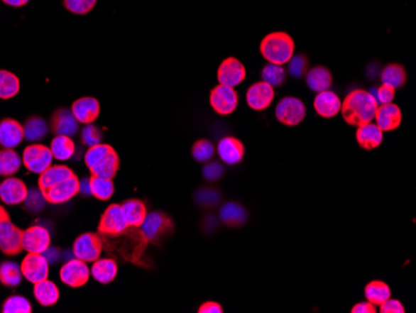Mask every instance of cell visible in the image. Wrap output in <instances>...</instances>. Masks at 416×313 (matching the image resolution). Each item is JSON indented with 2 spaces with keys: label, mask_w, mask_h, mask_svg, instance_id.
Wrapping results in <instances>:
<instances>
[{
  "label": "cell",
  "mask_w": 416,
  "mask_h": 313,
  "mask_svg": "<svg viewBox=\"0 0 416 313\" xmlns=\"http://www.w3.org/2000/svg\"><path fill=\"white\" fill-rule=\"evenodd\" d=\"M102 245L107 253L121 257L126 262L138 266H145L143 262V252L146 251L148 241L143 236L140 227H127L125 231L116 236H102Z\"/></svg>",
  "instance_id": "6da1fadb"
},
{
  "label": "cell",
  "mask_w": 416,
  "mask_h": 313,
  "mask_svg": "<svg viewBox=\"0 0 416 313\" xmlns=\"http://www.w3.org/2000/svg\"><path fill=\"white\" fill-rule=\"evenodd\" d=\"M378 106L379 104L373 94L358 89L345 97L344 101H341L340 113L348 125L361 126L374 120Z\"/></svg>",
  "instance_id": "7a4b0ae2"
},
{
  "label": "cell",
  "mask_w": 416,
  "mask_h": 313,
  "mask_svg": "<svg viewBox=\"0 0 416 313\" xmlns=\"http://www.w3.org/2000/svg\"><path fill=\"white\" fill-rule=\"evenodd\" d=\"M259 50L262 57L270 64L285 65L295 55V40L285 31H273L264 36Z\"/></svg>",
  "instance_id": "3957f363"
},
{
  "label": "cell",
  "mask_w": 416,
  "mask_h": 313,
  "mask_svg": "<svg viewBox=\"0 0 416 313\" xmlns=\"http://www.w3.org/2000/svg\"><path fill=\"white\" fill-rule=\"evenodd\" d=\"M141 231L146 237L148 243H156L163 238L173 234L175 230V224L173 219L163 211H153L146 216V219L141 225Z\"/></svg>",
  "instance_id": "277c9868"
},
{
  "label": "cell",
  "mask_w": 416,
  "mask_h": 313,
  "mask_svg": "<svg viewBox=\"0 0 416 313\" xmlns=\"http://www.w3.org/2000/svg\"><path fill=\"white\" fill-rule=\"evenodd\" d=\"M307 108L300 99L287 97L275 106V118L285 126H297L305 119Z\"/></svg>",
  "instance_id": "5b68a950"
},
{
  "label": "cell",
  "mask_w": 416,
  "mask_h": 313,
  "mask_svg": "<svg viewBox=\"0 0 416 313\" xmlns=\"http://www.w3.org/2000/svg\"><path fill=\"white\" fill-rule=\"evenodd\" d=\"M239 94L234 87L219 84L209 94V105L214 109V113L222 116L234 114L236 109L239 108Z\"/></svg>",
  "instance_id": "8992f818"
},
{
  "label": "cell",
  "mask_w": 416,
  "mask_h": 313,
  "mask_svg": "<svg viewBox=\"0 0 416 313\" xmlns=\"http://www.w3.org/2000/svg\"><path fill=\"white\" fill-rule=\"evenodd\" d=\"M53 160L54 158L51 154L50 148H48L45 145L36 144V143L26 146L21 156V161L26 169L34 174L39 175L51 166Z\"/></svg>",
  "instance_id": "52a82bcc"
},
{
  "label": "cell",
  "mask_w": 416,
  "mask_h": 313,
  "mask_svg": "<svg viewBox=\"0 0 416 313\" xmlns=\"http://www.w3.org/2000/svg\"><path fill=\"white\" fill-rule=\"evenodd\" d=\"M102 248L104 245H102L100 235L87 232L75 240L72 246V253L77 258L87 263V262L97 261V258H100Z\"/></svg>",
  "instance_id": "ba28073f"
},
{
  "label": "cell",
  "mask_w": 416,
  "mask_h": 313,
  "mask_svg": "<svg viewBox=\"0 0 416 313\" xmlns=\"http://www.w3.org/2000/svg\"><path fill=\"white\" fill-rule=\"evenodd\" d=\"M128 225L122 212L121 205L112 204L102 214L97 231L102 236H116L125 231Z\"/></svg>",
  "instance_id": "9c48e42d"
},
{
  "label": "cell",
  "mask_w": 416,
  "mask_h": 313,
  "mask_svg": "<svg viewBox=\"0 0 416 313\" xmlns=\"http://www.w3.org/2000/svg\"><path fill=\"white\" fill-rule=\"evenodd\" d=\"M60 280L66 286L72 288H79L87 285L90 278V268L87 267V262L82 261L79 258H72L62 265L60 268Z\"/></svg>",
  "instance_id": "30bf717a"
},
{
  "label": "cell",
  "mask_w": 416,
  "mask_h": 313,
  "mask_svg": "<svg viewBox=\"0 0 416 313\" xmlns=\"http://www.w3.org/2000/svg\"><path fill=\"white\" fill-rule=\"evenodd\" d=\"M23 230L16 227L11 219L0 224V251L6 256H16L23 251Z\"/></svg>",
  "instance_id": "8fae6325"
},
{
  "label": "cell",
  "mask_w": 416,
  "mask_h": 313,
  "mask_svg": "<svg viewBox=\"0 0 416 313\" xmlns=\"http://www.w3.org/2000/svg\"><path fill=\"white\" fill-rule=\"evenodd\" d=\"M46 201L53 205H60L72 200L80 192V180L77 175L61 181L60 184L53 186L49 190L43 191Z\"/></svg>",
  "instance_id": "7c38bea8"
},
{
  "label": "cell",
  "mask_w": 416,
  "mask_h": 313,
  "mask_svg": "<svg viewBox=\"0 0 416 313\" xmlns=\"http://www.w3.org/2000/svg\"><path fill=\"white\" fill-rule=\"evenodd\" d=\"M23 278L36 283L49 276V262L43 253H28L21 265Z\"/></svg>",
  "instance_id": "4fadbf2b"
},
{
  "label": "cell",
  "mask_w": 416,
  "mask_h": 313,
  "mask_svg": "<svg viewBox=\"0 0 416 313\" xmlns=\"http://www.w3.org/2000/svg\"><path fill=\"white\" fill-rule=\"evenodd\" d=\"M274 89L268 82H257L252 84L246 94V101L254 111H263L268 109L274 100Z\"/></svg>",
  "instance_id": "5bb4252c"
},
{
  "label": "cell",
  "mask_w": 416,
  "mask_h": 313,
  "mask_svg": "<svg viewBox=\"0 0 416 313\" xmlns=\"http://www.w3.org/2000/svg\"><path fill=\"white\" fill-rule=\"evenodd\" d=\"M247 77V70L243 64L236 57H229L221 62L217 70V79L219 84L227 87H239Z\"/></svg>",
  "instance_id": "9a60e30c"
},
{
  "label": "cell",
  "mask_w": 416,
  "mask_h": 313,
  "mask_svg": "<svg viewBox=\"0 0 416 313\" xmlns=\"http://www.w3.org/2000/svg\"><path fill=\"white\" fill-rule=\"evenodd\" d=\"M51 237L45 227L34 225L23 231V251L28 253H43L50 246Z\"/></svg>",
  "instance_id": "2e32d148"
},
{
  "label": "cell",
  "mask_w": 416,
  "mask_h": 313,
  "mask_svg": "<svg viewBox=\"0 0 416 313\" xmlns=\"http://www.w3.org/2000/svg\"><path fill=\"white\" fill-rule=\"evenodd\" d=\"M28 191L29 189L24 181L9 176L0 182V200L6 205H19L26 200Z\"/></svg>",
  "instance_id": "e0dca14e"
},
{
  "label": "cell",
  "mask_w": 416,
  "mask_h": 313,
  "mask_svg": "<svg viewBox=\"0 0 416 313\" xmlns=\"http://www.w3.org/2000/svg\"><path fill=\"white\" fill-rule=\"evenodd\" d=\"M26 139L24 126L14 119L0 121V146L3 149H16Z\"/></svg>",
  "instance_id": "ac0fdd59"
},
{
  "label": "cell",
  "mask_w": 416,
  "mask_h": 313,
  "mask_svg": "<svg viewBox=\"0 0 416 313\" xmlns=\"http://www.w3.org/2000/svg\"><path fill=\"white\" fill-rule=\"evenodd\" d=\"M376 125L381 131H394L399 128L403 121V114L396 104H381L376 111Z\"/></svg>",
  "instance_id": "d6986e66"
},
{
  "label": "cell",
  "mask_w": 416,
  "mask_h": 313,
  "mask_svg": "<svg viewBox=\"0 0 416 313\" xmlns=\"http://www.w3.org/2000/svg\"><path fill=\"white\" fill-rule=\"evenodd\" d=\"M217 153L219 159L222 160L224 164L237 165L243 160L246 149L241 140L234 136H226L224 139L219 140Z\"/></svg>",
  "instance_id": "ffe728a7"
},
{
  "label": "cell",
  "mask_w": 416,
  "mask_h": 313,
  "mask_svg": "<svg viewBox=\"0 0 416 313\" xmlns=\"http://www.w3.org/2000/svg\"><path fill=\"white\" fill-rule=\"evenodd\" d=\"M72 111L79 123L87 125V123L97 121V119L100 116L102 106L97 99L85 97V98L77 99V101H74Z\"/></svg>",
  "instance_id": "44dd1931"
},
{
  "label": "cell",
  "mask_w": 416,
  "mask_h": 313,
  "mask_svg": "<svg viewBox=\"0 0 416 313\" xmlns=\"http://www.w3.org/2000/svg\"><path fill=\"white\" fill-rule=\"evenodd\" d=\"M51 128L56 135L74 136L79 131V121H77L72 110L69 109H59L51 116Z\"/></svg>",
  "instance_id": "7402d4cb"
},
{
  "label": "cell",
  "mask_w": 416,
  "mask_h": 313,
  "mask_svg": "<svg viewBox=\"0 0 416 313\" xmlns=\"http://www.w3.org/2000/svg\"><path fill=\"white\" fill-rule=\"evenodd\" d=\"M315 113L324 119L334 118L340 113L341 100L339 97L330 90L320 92L314 98Z\"/></svg>",
  "instance_id": "603a6c76"
},
{
  "label": "cell",
  "mask_w": 416,
  "mask_h": 313,
  "mask_svg": "<svg viewBox=\"0 0 416 313\" xmlns=\"http://www.w3.org/2000/svg\"><path fill=\"white\" fill-rule=\"evenodd\" d=\"M72 175H75L74 171L65 165H51L44 172L39 175L38 187L41 191L49 190L53 186L60 184L61 181L72 177Z\"/></svg>",
  "instance_id": "cb8c5ba5"
},
{
  "label": "cell",
  "mask_w": 416,
  "mask_h": 313,
  "mask_svg": "<svg viewBox=\"0 0 416 313\" xmlns=\"http://www.w3.org/2000/svg\"><path fill=\"white\" fill-rule=\"evenodd\" d=\"M356 138L361 149L371 151L381 146L384 135L376 123H368L358 126Z\"/></svg>",
  "instance_id": "d4e9b609"
},
{
  "label": "cell",
  "mask_w": 416,
  "mask_h": 313,
  "mask_svg": "<svg viewBox=\"0 0 416 313\" xmlns=\"http://www.w3.org/2000/svg\"><path fill=\"white\" fill-rule=\"evenodd\" d=\"M305 84L314 93L325 92L333 85V75L328 67H312L305 74Z\"/></svg>",
  "instance_id": "484cf974"
},
{
  "label": "cell",
  "mask_w": 416,
  "mask_h": 313,
  "mask_svg": "<svg viewBox=\"0 0 416 313\" xmlns=\"http://www.w3.org/2000/svg\"><path fill=\"white\" fill-rule=\"evenodd\" d=\"M219 219L226 226L237 229V227L243 226L248 219V214L241 204L229 201L221 207Z\"/></svg>",
  "instance_id": "4316f807"
},
{
  "label": "cell",
  "mask_w": 416,
  "mask_h": 313,
  "mask_svg": "<svg viewBox=\"0 0 416 313\" xmlns=\"http://www.w3.org/2000/svg\"><path fill=\"white\" fill-rule=\"evenodd\" d=\"M122 212L128 227H141L148 216V209L143 201L137 199L126 200L121 205Z\"/></svg>",
  "instance_id": "83f0119b"
},
{
  "label": "cell",
  "mask_w": 416,
  "mask_h": 313,
  "mask_svg": "<svg viewBox=\"0 0 416 313\" xmlns=\"http://www.w3.org/2000/svg\"><path fill=\"white\" fill-rule=\"evenodd\" d=\"M119 267L114 258H97L94 261L92 267V278L97 280V282L107 283L112 282L117 276Z\"/></svg>",
  "instance_id": "f1b7e54d"
},
{
  "label": "cell",
  "mask_w": 416,
  "mask_h": 313,
  "mask_svg": "<svg viewBox=\"0 0 416 313\" xmlns=\"http://www.w3.org/2000/svg\"><path fill=\"white\" fill-rule=\"evenodd\" d=\"M34 296L41 306L49 307L59 301L60 291L55 283L45 278L43 281L34 283Z\"/></svg>",
  "instance_id": "f546056e"
},
{
  "label": "cell",
  "mask_w": 416,
  "mask_h": 313,
  "mask_svg": "<svg viewBox=\"0 0 416 313\" xmlns=\"http://www.w3.org/2000/svg\"><path fill=\"white\" fill-rule=\"evenodd\" d=\"M119 169H120V158L115 149H112L104 159L100 160L95 166H92L90 171L94 176L112 180L116 176Z\"/></svg>",
  "instance_id": "4dcf8cb0"
},
{
  "label": "cell",
  "mask_w": 416,
  "mask_h": 313,
  "mask_svg": "<svg viewBox=\"0 0 416 313\" xmlns=\"http://www.w3.org/2000/svg\"><path fill=\"white\" fill-rule=\"evenodd\" d=\"M381 79L383 84L390 85L394 89H400L407 82V74L403 65L398 62H391L381 70Z\"/></svg>",
  "instance_id": "1f68e13d"
},
{
  "label": "cell",
  "mask_w": 416,
  "mask_h": 313,
  "mask_svg": "<svg viewBox=\"0 0 416 313\" xmlns=\"http://www.w3.org/2000/svg\"><path fill=\"white\" fill-rule=\"evenodd\" d=\"M53 158L59 161H67L75 154V144L70 136L56 135L50 144Z\"/></svg>",
  "instance_id": "d6a6232c"
},
{
  "label": "cell",
  "mask_w": 416,
  "mask_h": 313,
  "mask_svg": "<svg viewBox=\"0 0 416 313\" xmlns=\"http://www.w3.org/2000/svg\"><path fill=\"white\" fill-rule=\"evenodd\" d=\"M23 165L21 156L14 149L0 150V176L9 177L16 175Z\"/></svg>",
  "instance_id": "836d02e7"
},
{
  "label": "cell",
  "mask_w": 416,
  "mask_h": 313,
  "mask_svg": "<svg viewBox=\"0 0 416 313\" xmlns=\"http://www.w3.org/2000/svg\"><path fill=\"white\" fill-rule=\"evenodd\" d=\"M21 92V80L8 70H0V99L9 100Z\"/></svg>",
  "instance_id": "e575fe53"
},
{
  "label": "cell",
  "mask_w": 416,
  "mask_h": 313,
  "mask_svg": "<svg viewBox=\"0 0 416 313\" xmlns=\"http://www.w3.org/2000/svg\"><path fill=\"white\" fill-rule=\"evenodd\" d=\"M364 295H366V301H369L376 306H381V303L386 301L388 298H390L391 291L389 285L379 280H374L366 285Z\"/></svg>",
  "instance_id": "d590c367"
},
{
  "label": "cell",
  "mask_w": 416,
  "mask_h": 313,
  "mask_svg": "<svg viewBox=\"0 0 416 313\" xmlns=\"http://www.w3.org/2000/svg\"><path fill=\"white\" fill-rule=\"evenodd\" d=\"M49 133V125L45 120L39 116H33V118L26 120L24 125V135L26 139L31 143H36L44 139Z\"/></svg>",
  "instance_id": "8d00e7d4"
},
{
  "label": "cell",
  "mask_w": 416,
  "mask_h": 313,
  "mask_svg": "<svg viewBox=\"0 0 416 313\" xmlns=\"http://www.w3.org/2000/svg\"><path fill=\"white\" fill-rule=\"evenodd\" d=\"M23 281V273L18 263L13 261L3 262L0 265V282L6 287H16Z\"/></svg>",
  "instance_id": "74e56055"
},
{
  "label": "cell",
  "mask_w": 416,
  "mask_h": 313,
  "mask_svg": "<svg viewBox=\"0 0 416 313\" xmlns=\"http://www.w3.org/2000/svg\"><path fill=\"white\" fill-rule=\"evenodd\" d=\"M90 189H92V195L100 201H107L111 199L115 191L114 182L110 179H102L92 175L90 177Z\"/></svg>",
  "instance_id": "f35d334b"
},
{
  "label": "cell",
  "mask_w": 416,
  "mask_h": 313,
  "mask_svg": "<svg viewBox=\"0 0 416 313\" xmlns=\"http://www.w3.org/2000/svg\"><path fill=\"white\" fill-rule=\"evenodd\" d=\"M262 80L268 82L270 87H280L285 84L287 72H285L283 65H275L268 62L266 67L262 69Z\"/></svg>",
  "instance_id": "ab89813d"
},
{
  "label": "cell",
  "mask_w": 416,
  "mask_h": 313,
  "mask_svg": "<svg viewBox=\"0 0 416 313\" xmlns=\"http://www.w3.org/2000/svg\"><path fill=\"white\" fill-rule=\"evenodd\" d=\"M214 146L209 140H197L192 146L193 159L197 163H207L214 158Z\"/></svg>",
  "instance_id": "60d3db41"
},
{
  "label": "cell",
  "mask_w": 416,
  "mask_h": 313,
  "mask_svg": "<svg viewBox=\"0 0 416 313\" xmlns=\"http://www.w3.org/2000/svg\"><path fill=\"white\" fill-rule=\"evenodd\" d=\"M31 303L23 296H11L3 304V313H31Z\"/></svg>",
  "instance_id": "b9f144b4"
},
{
  "label": "cell",
  "mask_w": 416,
  "mask_h": 313,
  "mask_svg": "<svg viewBox=\"0 0 416 313\" xmlns=\"http://www.w3.org/2000/svg\"><path fill=\"white\" fill-rule=\"evenodd\" d=\"M46 202L48 201L44 196V192L38 187V189H31L28 191V195L23 204L26 206V210L31 212H40L45 207Z\"/></svg>",
  "instance_id": "7bdbcfd3"
},
{
  "label": "cell",
  "mask_w": 416,
  "mask_h": 313,
  "mask_svg": "<svg viewBox=\"0 0 416 313\" xmlns=\"http://www.w3.org/2000/svg\"><path fill=\"white\" fill-rule=\"evenodd\" d=\"M196 202L197 205L202 206V207H214L219 205L221 200H222V195L219 190L214 189H201L196 192Z\"/></svg>",
  "instance_id": "ee69618b"
},
{
  "label": "cell",
  "mask_w": 416,
  "mask_h": 313,
  "mask_svg": "<svg viewBox=\"0 0 416 313\" xmlns=\"http://www.w3.org/2000/svg\"><path fill=\"white\" fill-rule=\"evenodd\" d=\"M112 149L114 148L110 145L102 144V143L89 148L87 154H85V164H87V168L92 169V166H95L100 160L104 159Z\"/></svg>",
  "instance_id": "f6af8a7d"
},
{
  "label": "cell",
  "mask_w": 416,
  "mask_h": 313,
  "mask_svg": "<svg viewBox=\"0 0 416 313\" xmlns=\"http://www.w3.org/2000/svg\"><path fill=\"white\" fill-rule=\"evenodd\" d=\"M97 1V0H64V6L72 14L85 16L95 8Z\"/></svg>",
  "instance_id": "bcb514c9"
},
{
  "label": "cell",
  "mask_w": 416,
  "mask_h": 313,
  "mask_svg": "<svg viewBox=\"0 0 416 313\" xmlns=\"http://www.w3.org/2000/svg\"><path fill=\"white\" fill-rule=\"evenodd\" d=\"M288 62H290L288 72L295 79L305 77V74L310 70V60L305 55H295Z\"/></svg>",
  "instance_id": "7dc6e473"
},
{
  "label": "cell",
  "mask_w": 416,
  "mask_h": 313,
  "mask_svg": "<svg viewBox=\"0 0 416 313\" xmlns=\"http://www.w3.org/2000/svg\"><path fill=\"white\" fill-rule=\"evenodd\" d=\"M82 144L87 145V148L102 144V130L92 123H87V126L82 130Z\"/></svg>",
  "instance_id": "c3c4849f"
},
{
  "label": "cell",
  "mask_w": 416,
  "mask_h": 313,
  "mask_svg": "<svg viewBox=\"0 0 416 313\" xmlns=\"http://www.w3.org/2000/svg\"><path fill=\"white\" fill-rule=\"evenodd\" d=\"M224 169L222 164H219L217 161H211L204 165L203 168V176L207 181L211 182H216V181L221 180L224 176Z\"/></svg>",
  "instance_id": "681fc988"
},
{
  "label": "cell",
  "mask_w": 416,
  "mask_h": 313,
  "mask_svg": "<svg viewBox=\"0 0 416 313\" xmlns=\"http://www.w3.org/2000/svg\"><path fill=\"white\" fill-rule=\"evenodd\" d=\"M395 90L394 87L390 85H385L383 84L378 90H376V101H379L381 104H389L394 101L395 98Z\"/></svg>",
  "instance_id": "f907efd6"
},
{
  "label": "cell",
  "mask_w": 416,
  "mask_h": 313,
  "mask_svg": "<svg viewBox=\"0 0 416 313\" xmlns=\"http://www.w3.org/2000/svg\"><path fill=\"white\" fill-rule=\"evenodd\" d=\"M379 312L381 313H404L405 312V307L403 306V303L399 300L395 298H388L386 301L381 303L379 306Z\"/></svg>",
  "instance_id": "816d5d0a"
},
{
  "label": "cell",
  "mask_w": 416,
  "mask_h": 313,
  "mask_svg": "<svg viewBox=\"0 0 416 313\" xmlns=\"http://www.w3.org/2000/svg\"><path fill=\"white\" fill-rule=\"evenodd\" d=\"M198 313H224V307L214 301H208L199 306Z\"/></svg>",
  "instance_id": "f5cc1de1"
},
{
  "label": "cell",
  "mask_w": 416,
  "mask_h": 313,
  "mask_svg": "<svg viewBox=\"0 0 416 313\" xmlns=\"http://www.w3.org/2000/svg\"><path fill=\"white\" fill-rule=\"evenodd\" d=\"M351 313H376V306L369 301L366 302L356 303L354 307L351 308Z\"/></svg>",
  "instance_id": "db71d44e"
},
{
  "label": "cell",
  "mask_w": 416,
  "mask_h": 313,
  "mask_svg": "<svg viewBox=\"0 0 416 313\" xmlns=\"http://www.w3.org/2000/svg\"><path fill=\"white\" fill-rule=\"evenodd\" d=\"M43 255L49 263H55L60 258V251L56 247H48L45 251L43 252Z\"/></svg>",
  "instance_id": "11a10c76"
},
{
  "label": "cell",
  "mask_w": 416,
  "mask_h": 313,
  "mask_svg": "<svg viewBox=\"0 0 416 313\" xmlns=\"http://www.w3.org/2000/svg\"><path fill=\"white\" fill-rule=\"evenodd\" d=\"M6 6H14V8H21L24 6L31 1V0H1Z\"/></svg>",
  "instance_id": "9f6ffc18"
},
{
  "label": "cell",
  "mask_w": 416,
  "mask_h": 313,
  "mask_svg": "<svg viewBox=\"0 0 416 313\" xmlns=\"http://www.w3.org/2000/svg\"><path fill=\"white\" fill-rule=\"evenodd\" d=\"M80 192L84 195H92V189H90V179H84L80 181Z\"/></svg>",
  "instance_id": "6f0895ef"
},
{
  "label": "cell",
  "mask_w": 416,
  "mask_h": 313,
  "mask_svg": "<svg viewBox=\"0 0 416 313\" xmlns=\"http://www.w3.org/2000/svg\"><path fill=\"white\" fill-rule=\"evenodd\" d=\"M6 219H11V216L6 212V209H4L3 206H0V224H1L3 221L6 220Z\"/></svg>",
  "instance_id": "680465c9"
}]
</instances>
